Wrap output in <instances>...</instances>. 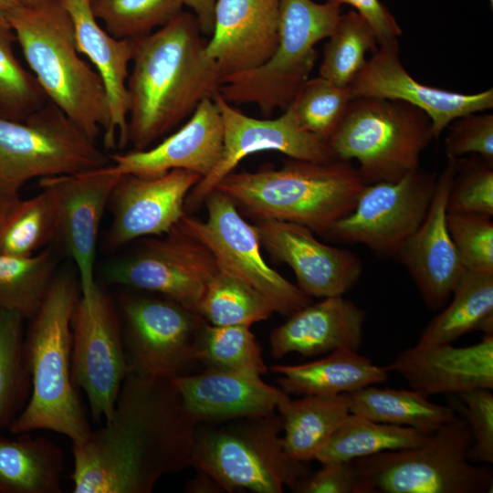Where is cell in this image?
Segmentation results:
<instances>
[{
  "instance_id": "cell-28",
  "label": "cell",
  "mask_w": 493,
  "mask_h": 493,
  "mask_svg": "<svg viewBox=\"0 0 493 493\" xmlns=\"http://www.w3.org/2000/svg\"><path fill=\"white\" fill-rule=\"evenodd\" d=\"M280 389L287 394L335 396L384 383L389 366H380L358 351L339 349L325 358L294 365H273Z\"/></svg>"
},
{
  "instance_id": "cell-38",
  "label": "cell",
  "mask_w": 493,
  "mask_h": 493,
  "mask_svg": "<svg viewBox=\"0 0 493 493\" xmlns=\"http://www.w3.org/2000/svg\"><path fill=\"white\" fill-rule=\"evenodd\" d=\"M376 35L355 10L341 15L324 46L320 76L349 87L367 62L366 54L378 47Z\"/></svg>"
},
{
  "instance_id": "cell-14",
  "label": "cell",
  "mask_w": 493,
  "mask_h": 493,
  "mask_svg": "<svg viewBox=\"0 0 493 493\" xmlns=\"http://www.w3.org/2000/svg\"><path fill=\"white\" fill-rule=\"evenodd\" d=\"M436 177L419 167L395 182L366 184L351 212L324 236L333 242L362 244L378 256L394 257L424 221Z\"/></svg>"
},
{
  "instance_id": "cell-9",
  "label": "cell",
  "mask_w": 493,
  "mask_h": 493,
  "mask_svg": "<svg viewBox=\"0 0 493 493\" xmlns=\"http://www.w3.org/2000/svg\"><path fill=\"white\" fill-rule=\"evenodd\" d=\"M110 158L55 104L25 121L0 117V209L20 198L31 179L84 173Z\"/></svg>"
},
{
  "instance_id": "cell-40",
  "label": "cell",
  "mask_w": 493,
  "mask_h": 493,
  "mask_svg": "<svg viewBox=\"0 0 493 493\" xmlns=\"http://www.w3.org/2000/svg\"><path fill=\"white\" fill-rule=\"evenodd\" d=\"M262 347L250 326H214L201 328L196 360L208 368L264 375L267 372Z\"/></svg>"
},
{
  "instance_id": "cell-49",
  "label": "cell",
  "mask_w": 493,
  "mask_h": 493,
  "mask_svg": "<svg viewBox=\"0 0 493 493\" xmlns=\"http://www.w3.org/2000/svg\"><path fill=\"white\" fill-rule=\"evenodd\" d=\"M217 0H184V5L196 17L203 35L211 36L214 29L215 6Z\"/></svg>"
},
{
  "instance_id": "cell-48",
  "label": "cell",
  "mask_w": 493,
  "mask_h": 493,
  "mask_svg": "<svg viewBox=\"0 0 493 493\" xmlns=\"http://www.w3.org/2000/svg\"><path fill=\"white\" fill-rule=\"evenodd\" d=\"M351 5L371 26L378 44L397 40L403 31L394 16L380 0H326Z\"/></svg>"
},
{
  "instance_id": "cell-34",
  "label": "cell",
  "mask_w": 493,
  "mask_h": 493,
  "mask_svg": "<svg viewBox=\"0 0 493 493\" xmlns=\"http://www.w3.org/2000/svg\"><path fill=\"white\" fill-rule=\"evenodd\" d=\"M274 312L262 294L219 264L198 307L199 316L214 326L251 327Z\"/></svg>"
},
{
  "instance_id": "cell-29",
  "label": "cell",
  "mask_w": 493,
  "mask_h": 493,
  "mask_svg": "<svg viewBox=\"0 0 493 493\" xmlns=\"http://www.w3.org/2000/svg\"><path fill=\"white\" fill-rule=\"evenodd\" d=\"M0 436V493H60L61 449L46 437Z\"/></svg>"
},
{
  "instance_id": "cell-31",
  "label": "cell",
  "mask_w": 493,
  "mask_h": 493,
  "mask_svg": "<svg viewBox=\"0 0 493 493\" xmlns=\"http://www.w3.org/2000/svg\"><path fill=\"white\" fill-rule=\"evenodd\" d=\"M453 299L422 330L416 344L451 343L480 330L493 335V274L466 271Z\"/></svg>"
},
{
  "instance_id": "cell-10",
  "label": "cell",
  "mask_w": 493,
  "mask_h": 493,
  "mask_svg": "<svg viewBox=\"0 0 493 493\" xmlns=\"http://www.w3.org/2000/svg\"><path fill=\"white\" fill-rule=\"evenodd\" d=\"M472 437L456 416L428 435L420 446L353 460L370 493H484L492 469L467 457Z\"/></svg>"
},
{
  "instance_id": "cell-3",
  "label": "cell",
  "mask_w": 493,
  "mask_h": 493,
  "mask_svg": "<svg viewBox=\"0 0 493 493\" xmlns=\"http://www.w3.org/2000/svg\"><path fill=\"white\" fill-rule=\"evenodd\" d=\"M80 295L79 282L68 272L55 275L24 340L31 392L9 427L20 435L49 430L72 443L83 441L91 428L72 379L71 317Z\"/></svg>"
},
{
  "instance_id": "cell-8",
  "label": "cell",
  "mask_w": 493,
  "mask_h": 493,
  "mask_svg": "<svg viewBox=\"0 0 493 493\" xmlns=\"http://www.w3.org/2000/svg\"><path fill=\"white\" fill-rule=\"evenodd\" d=\"M339 4L280 0L278 42L261 66L222 79L219 94L230 104H256L264 116L287 110L309 79L315 46L328 38L341 16Z\"/></svg>"
},
{
  "instance_id": "cell-17",
  "label": "cell",
  "mask_w": 493,
  "mask_h": 493,
  "mask_svg": "<svg viewBox=\"0 0 493 493\" xmlns=\"http://www.w3.org/2000/svg\"><path fill=\"white\" fill-rule=\"evenodd\" d=\"M201 179L181 169L155 175L121 174L108 203L111 223L107 248L115 250L134 239L171 231L186 213L185 199Z\"/></svg>"
},
{
  "instance_id": "cell-15",
  "label": "cell",
  "mask_w": 493,
  "mask_h": 493,
  "mask_svg": "<svg viewBox=\"0 0 493 493\" xmlns=\"http://www.w3.org/2000/svg\"><path fill=\"white\" fill-rule=\"evenodd\" d=\"M217 268L211 251L179 222L165 235L145 240L135 254L110 264L105 278L113 284L160 294L198 314Z\"/></svg>"
},
{
  "instance_id": "cell-43",
  "label": "cell",
  "mask_w": 493,
  "mask_h": 493,
  "mask_svg": "<svg viewBox=\"0 0 493 493\" xmlns=\"http://www.w3.org/2000/svg\"><path fill=\"white\" fill-rule=\"evenodd\" d=\"M446 211L493 216V163L480 156L456 159Z\"/></svg>"
},
{
  "instance_id": "cell-25",
  "label": "cell",
  "mask_w": 493,
  "mask_h": 493,
  "mask_svg": "<svg viewBox=\"0 0 493 493\" xmlns=\"http://www.w3.org/2000/svg\"><path fill=\"white\" fill-rule=\"evenodd\" d=\"M171 380L198 425L269 415L288 396L260 375L208 367Z\"/></svg>"
},
{
  "instance_id": "cell-20",
  "label": "cell",
  "mask_w": 493,
  "mask_h": 493,
  "mask_svg": "<svg viewBox=\"0 0 493 493\" xmlns=\"http://www.w3.org/2000/svg\"><path fill=\"white\" fill-rule=\"evenodd\" d=\"M254 226L261 246L291 267L297 286L307 296H343L358 282L362 264L351 250L321 243L299 224L258 220Z\"/></svg>"
},
{
  "instance_id": "cell-16",
  "label": "cell",
  "mask_w": 493,
  "mask_h": 493,
  "mask_svg": "<svg viewBox=\"0 0 493 493\" xmlns=\"http://www.w3.org/2000/svg\"><path fill=\"white\" fill-rule=\"evenodd\" d=\"M213 100L223 121V152L214 170L188 194L185 210H194L205 203L218 183L252 153L275 151L296 160L314 163L335 160L326 142L301 128L290 107L276 119L261 120L244 114L219 92Z\"/></svg>"
},
{
  "instance_id": "cell-6",
  "label": "cell",
  "mask_w": 493,
  "mask_h": 493,
  "mask_svg": "<svg viewBox=\"0 0 493 493\" xmlns=\"http://www.w3.org/2000/svg\"><path fill=\"white\" fill-rule=\"evenodd\" d=\"M280 415L246 417L197 425L191 466L213 477L225 492L281 493L307 475L303 462L283 446Z\"/></svg>"
},
{
  "instance_id": "cell-53",
  "label": "cell",
  "mask_w": 493,
  "mask_h": 493,
  "mask_svg": "<svg viewBox=\"0 0 493 493\" xmlns=\"http://www.w3.org/2000/svg\"><path fill=\"white\" fill-rule=\"evenodd\" d=\"M489 4H490L491 9H492V6H493V0H489Z\"/></svg>"
},
{
  "instance_id": "cell-4",
  "label": "cell",
  "mask_w": 493,
  "mask_h": 493,
  "mask_svg": "<svg viewBox=\"0 0 493 493\" xmlns=\"http://www.w3.org/2000/svg\"><path fill=\"white\" fill-rule=\"evenodd\" d=\"M365 185L351 162L290 159L279 169L233 172L215 189L254 221L292 222L324 236L351 212Z\"/></svg>"
},
{
  "instance_id": "cell-35",
  "label": "cell",
  "mask_w": 493,
  "mask_h": 493,
  "mask_svg": "<svg viewBox=\"0 0 493 493\" xmlns=\"http://www.w3.org/2000/svg\"><path fill=\"white\" fill-rule=\"evenodd\" d=\"M55 266L49 248L26 257L0 254V309L32 318L48 291Z\"/></svg>"
},
{
  "instance_id": "cell-22",
  "label": "cell",
  "mask_w": 493,
  "mask_h": 493,
  "mask_svg": "<svg viewBox=\"0 0 493 493\" xmlns=\"http://www.w3.org/2000/svg\"><path fill=\"white\" fill-rule=\"evenodd\" d=\"M279 6L280 0L216 1L205 50L222 79L256 68L271 58L278 42Z\"/></svg>"
},
{
  "instance_id": "cell-39",
  "label": "cell",
  "mask_w": 493,
  "mask_h": 493,
  "mask_svg": "<svg viewBox=\"0 0 493 493\" xmlns=\"http://www.w3.org/2000/svg\"><path fill=\"white\" fill-rule=\"evenodd\" d=\"M16 42L7 13L0 9V117L21 121L48 100L32 72L17 58Z\"/></svg>"
},
{
  "instance_id": "cell-47",
  "label": "cell",
  "mask_w": 493,
  "mask_h": 493,
  "mask_svg": "<svg viewBox=\"0 0 493 493\" xmlns=\"http://www.w3.org/2000/svg\"><path fill=\"white\" fill-rule=\"evenodd\" d=\"M320 470L307 475L294 488L298 493H370L354 461L321 464Z\"/></svg>"
},
{
  "instance_id": "cell-5",
  "label": "cell",
  "mask_w": 493,
  "mask_h": 493,
  "mask_svg": "<svg viewBox=\"0 0 493 493\" xmlns=\"http://www.w3.org/2000/svg\"><path fill=\"white\" fill-rule=\"evenodd\" d=\"M29 70L48 101L90 139L110 126L103 82L81 58L71 18L60 0H41L7 11Z\"/></svg>"
},
{
  "instance_id": "cell-51",
  "label": "cell",
  "mask_w": 493,
  "mask_h": 493,
  "mask_svg": "<svg viewBox=\"0 0 493 493\" xmlns=\"http://www.w3.org/2000/svg\"><path fill=\"white\" fill-rule=\"evenodd\" d=\"M21 5V0H0V9L5 12L10 11Z\"/></svg>"
},
{
  "instance_id": "cell-37",
  "label": "cell",
  "mask_w": 493,
  "mask_h": 493,
  "mask_svg": "<svg viewBox=\"0 0 493 493\" xmlns=\"http://www.w3.org/2000/svg\"><path fill=\"white\" fill-rule=\"evenodd\" d=\"M24 319L16 311L0 309V430L10 427L31 392L24 351Z\"/></svg>"
},
{
  "instance_id": "cell-12",
  "label": "cell",
  "mask_w": 493,
  "mask_h": 493,
  "mask_svg": "<svg viewBox=\"0 0 493 493\" xmlns=\"http://www.w3.org/2000/svg\"><path fill=\"white\" fill-rule=\"evenodd\" d=\"M72 379L87 396L93 422L109 420L128 373L117 309L96 283L80 293L71 317Z\"/></svg>"
},
{
  "instance_id": "cell-52",
  "label": "cell",
  "mask_w": 493,
  "mask_h": 493,
  "mask_svg": "<svg viewBox=\"0 0 493 493\" xmlns=\"http://www.w3.org/2000/svg\"><path fill=\"white\" fill-rule=\"evenodd\" d=\"M40 1L41 0H21L22 5H34Z\"/></svg>"
},
{
  "instance_id": "cell-18",
  "label": "cell",
  "mask_w": 493,
  "mask_h": 493,
  "mask_svg": "<svg viewBox=\"0 0 493 493\" xmlns=\"http://www.w3.org/2000/svg\"><path fill=\"white\" fill-rule=\"evenodd\" d=\"M121 174L111 164L95 170L41 178L40 189L52 200L57 238L76 263L80 293L96 284L94 261L99 229L112 189Z\"/></svg>"
},
{
  "instance_id": "cell-11",
  "label": "cell",
  "mask_w": 493,
  "mask_h": 493,
  "mask_svg": "<svg viewBox=\"0 0 493 493\" xmlns=\"http://www.w3.org/2000/svg\"><path fill=\"white\" fill-rule=\"evenodd\" d=\"M118 312L128 372L170 379L191 373L205 322L197 313L163 296L130 294L120 299Z\"/></svg>"
},
{
  "instance_id": "cell-27",
  "label": "cell",
  "mask_w": 493,
  "mask_h": 493,
  "mask_svg": "<svg viewBox=\"0 0 493 493\" xmlns=\"http://www.w3.org/2000/svg\"><path fill=\"white\" fill-rule=\"evenodd\" d=\"M366 312L343 296L323 298L289 315L270 333L274 359L296 352L304 357L339 349L358 351L362 343Z\"/></svg>"
},
{
  "instance_id": "cell-42",
  "label": "cell",
  "mask_w": 493,
  "mask_h": 493,
  "mask_svg": "<svg viewBox=\"0 0 493 493\" xmlns=\"http://www.w3.org/2000/svg\"><path fill=\"white\" fill-rule=\"evenodd\" d=\"M351 100L349 87L319 76L301 85L289 107L302 129L328 142Z\"/></svg>"
},
{
  "instance_id": "cell-45",
  "label": "cell",
  "mask_w": 493,
  "mask_h": 493,
  "mask_svg": "<svg viewBox=\"0 0 493 493\" xmlns=\"http://www.w3.org/2000/svg\"><path fill=\"white\" fill-rule=\"evenodd\" d=\"M451 406L467 422L472 444L467 457L470 462L493 463V393L490 389L460 393Z\"/></svg>"
},
{
  "instance_id": "cell-2",
  "label": "cell",
  "mask_w": 493,
  "mask_h": 493,
  "mask_svg": "<svg viewBox=\"0 0 493 493\" xmlns=\"http://www.w3.org/2000/svg\"><path fill=\"white\" fill-rule=\"evenodd\" d=\"M198 21L183 11L167 25L133 39L127 142L143 151L219 91L222 76L205 50Z\"/></svg>"
},
{
  "instance_id": "cell-36",
  "label": "cell",
  "mask_w": 493,
  "mask_h": 493,
  "mask_svg": "<svg viewBox=\"0 0 493 493\" xmlns=\"http://www.w3.org/2000/svg\"><path fill=\"white\" fill-rule=\"evenodd\" d=\"M57 232L54 205L42 190L0 209V254L31 256L57 238Z\"/></svg>"
},
{
  "instance_id": "cell-46",
  "label": "cell",
  "mask_w": 493,
  "mask_h": 493,
  "mask_svg": "<svg viewBox=\"0 0 493 493\" xmlns=\"http://www.w3.org/2000/svg\"><path fill=\"white\" fill-rule=\"evenodd\" d=\"M482 112L458 117L449 124L445 139L447 159L476 153L493 163V115Z\"/></svg>"
},
{
  "instance_id": "cell-21",
  "label": "cell",
  "mask_w": 493,
  "mask_h": 493,
  "mask_svg": "<svg viewBox=\"0 0 493 493\" xmlns=\"http://www.w3.org/2000/svg\"><path fill=\"white\" fill-rule=\"evenodd\" d=\"M456 172V159H447L436 177L427 214L394 257L406 268L424 301L441 309L466 273L446 226V205Z\"/></svg>"
},
{
  "instance_id": "cell-44",
  "label": "cell",
  "mask_w": 493,
  "mask_h": 493,
  "mask_svg": "<svg viewBox=\"0 0 493 493\" xmlns=\"http://www.w3.org/2000/svg\"><path fill=\"white\" fill-rule=\"evenodd\" d=\"M492 217L446 213V226L467 271L493 274Z\"/></svg>"
},
{
  "instance_id": "cell-24",
  "label": "cell",
  "mask_w": 493,
  "mask_h": 493,
  "mask_svg": "<svg viewBox=\"0 0 493 493\" xmlns=\"http://www.w3.org/2000/svg\"><path fill=\"white\" fill-rule=\"evenodd\" d=\"M411 389L429 398L475 389H493V335L472 345L415 344L402 351L388 365Z\"/></svg>"
},
{
  "instance_id": "cell-33",
  "label": "cell",
  "mask_w": 493,
  "mask_h": 493,
  "mask_svg": "<svg viewBox=\"0 0 493 493\" xmlns=\"http://www.w3.org/2000/svg\"><path fill=\"white\" fill-rule=\"evenodd\" d=\"M427 436L411 427L383 424L350 413L315 460L320 464L352 461L384 451L415 447Z\"/></svg>"
},
{
  "instance_id": "cell-23",
  "label": "cell",
  "mask_w": 493,
  "mask_h": 493,
  "mask_svg": "<svg viewBox=\"0 0 493 493\" xmlns=\"http://www.w3.org/2000/svg\"><path fill=\"white\" fill-rule=\"evenodd\" d=\"M224 142L219 109L213 98L203 100L189 120L153 147L110 155L119 174L155 175L174 169L209 174L218 163Z\"/></svg>"
},
{
  "instance_id": "cell-19",
  "label": "cell",
  "mask_w": 493,
  "mask_h": 493,
  "mask_svg": "<svg viewBox=\"0 0 493 493\" xmlns=\"http://www.w3.org/2000/svg\"><path fill=\"white\" fill-rule=\"evenodd\" d=\"M351 99L372 97L401 100L425 111L437 139L458 117L493 107V89L464 94L415 80L399 58L398 40L380 44L349 86Z\"/></svg>"
},
{
  "instance_id": "cell-7",
  "label": "cell",
  "mask_w": 493,
  "mask_h": 493,
  "mask_svg": "<svg viewBox=\"0 0 493 493\" xmlns=\"http://www.w3.org/2000/svg\"><path fill=\"white\" fill-rule=\"evenodd\" d=\"M432 122L419 108L372 97L351 100L328 141L335 160H356L365 184L395 182L419 168L433 141Z\"/></svg>"
},
{
  "instance_id": "cell-13",
  "label": "cell",
  "mask_w": 493,
  "mask_h": 493,
  "mask_svg": "<svg viewBox=\"0 0 493 493\" xmlns=\"http://www.w3.org/2000/svg\"><path fill=\"white\" fill-rule=\"evenodd\" d=\"M205 203L206 220L185 213L180 224L211 251L219 265L262 294L281 315L289 316L311 303L297 285L266 263L255 226L243 218L229 196L215 189Z\"/></svg>"
},
{
  "instance_id": "cell-26",
  "label": "cell",
  "mask_w": 493,
  "mask_h": 493,
  "mask_svg": "<svg viewBox=\"0 0 493 493\" xmlns=\"http://www.w3.org/2000/svg\"><path fill=\"white\" fill-rule=\"evenodd\" d=\"M74 28L78 49L92 63L100 75L108 98L110 126L103 133V144L114 149L127 142L129 94L127 81L131 62L132 40L111 36L95 16L91 0H60Z\"/></svg>"
},
{
  "instance_id": "cell-32",
  "label": "cell",
  "mask_w": 493,
  "mask_h": 493,
  "mask_svg": "<svg viewBox=\"0 0 493 493\" xmlns=\"http://www.w3.org/2000/svg\"><path fill=\"white\" fill-rule=\"evenodd\" d=\"M351 414L370 420L432 434L456 417L449 405L432 403L414 390L372 385L346 393Z\"/></svg>"
},
{
  "instance_id": "cell-41",
  "label": "cell",
  "mask_w": 493,
  "mask_h": 493,
  "mask_svg": "<svg viewBox=\"0 0 493 493\" xmlns=\"http://www.w3.org/2000/svg\"><path fill=\"white\" fill-rule=\"evenodd\" d=\"M92 10L114 37L133 40L167 25L184 10V0H91Z\"/></svg>"
},
{
  "instance_id": "cell-1",
  "label": "cell",
  "mask_w": 493,
  "mask_h": 493,
  "mask_svg": "<svg viewBox=\"0 0 493 493\" xmlns=\"http://www.w3.org/2000/svg\"><path fill=\"white\" fill-rule=\"evenodd\" d=\"M197 425L170 378L128 372L110 418L72 443V492L151 493L192 467Z\"/></svg>"
},
{
  "instance_id": "cell-50",
  "label": "cell",
  "mask_w": 493,
  "mask_h": 493,
  "mask_svg": "<svg viewBox=\"0 0 493 493\" xmlns=\"http://www.w3.org/2000/svg\"><path fill=\"white\" fill-rule=\"evenodd\" d=\"M185 490L192 493L225 492L213 477L201 470H197V475L187 483Z\"/></svg>"
},
{
  "instance_id": "cell-30",
  "label": "cell",
  "mask_w": 493,
  "mask_h": 493,
  "mask_svg": "<svg viewBox=\"0 0 493 493\" xmlns=\"http://www.w3.org/2000/svg\"><path fill=\"white\" fill-rule=\"evenodd\" d=\"M283 423L287 455L299 462L315 460L318 453L350 414L346 393L335 396L289 395L277 408Z\"/></svg>"
}]
</instances>
